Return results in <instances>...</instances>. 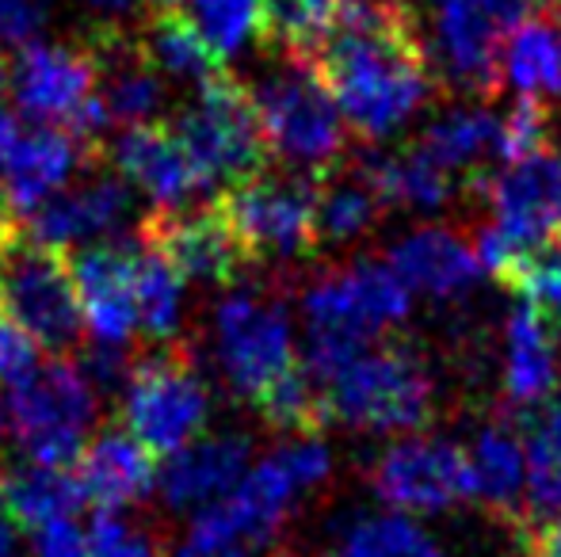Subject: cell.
<instances>
[{"label":"cell","mask_w":561,"mask_h":557,"mask_svg":"<svg viewBox=\"0 0 561 557\" xmlns=\"http://www.w3.org/2000/svg\"><path fill=\"white\" fill-rule=\"evenodd\" d=\"M0 504L8 508L15 523L23 527H50L61 523L84 504V489L73 474L61 466H43V462H23L0 474Z\"/></svg>","instance_id":"cell-28"},{"label":"cell","mask_w":561,"mask_h":557,"mask_svg":"<svg viewBox=\"0 0 561 557\" xmlns=\"http://www.w3.org/2000/svg\"><path fill=\"white\" fill-rule=\"evenodd\" d=\"M363 179L370 192L390 207H416V210H436L455 195V176L439 169L432 156L421 153V146H405L398 153H375L359 161Z\"/></svg>","instance_id":"cell-27"},{"label":"cell","mask_w":561,"mask_h":557,"mask_svg":"<svg viewBox=\"0 0 561 557\" xmlns=\"http://www.w3.org/2000/svg\"><path fill=\"white\" fill-rule=\"evenodd\" d=\"M249 439L222 431V436H203L195 443L169 454V462L157 474L161 497L169 508H210L226 500L249 474Z\"/></svg>","instance_id":"cell-19"},{"label":"cell","mask_w":561,"mask_h":557,"mask_svg":"<svg viewBox=\"0 0 561 557\" xmlns=\"http://www.w3.org/2000/svg\"><path fill=\"white\" fill-rule=\"evenodd\" d=\"M470 469H473V500L489 512L516 520L524 515V489H527V446L516 431L485 428L478 443L470 446Z\"/></svg>","instance_id":"cell-29"},{"label":"cell","mask_w":561,"mask_h":557,"mask_svg":"<svg viewBox=\"0 0 561 557\" xmlns=\"http://www.w3.org/2000/svg\"><path fill=\"white\" fill-rule=\"evenodd\" d=\"M378 207H382V199L370 192V184L359 172L347 179H333L318 192V214H313L318 245H344V241L363 237L375 225Z\"/></svg>","instance_id":"cell-34"},{"label":"cell","mask_w":561,"mask_h":557,"mask_svg":"<svg viewBox=\"0 0 561 557\" xmlns=\"http://www.w3.org/2000/svg\"><path fill=\"white\" fill-rule=\"evenodd\" d=\"M172 557H249V554H244L241 546H207V543H192V538H187Z\"/></svg>","instance_id":"cell-47"},{"label":"cell","mask_w":561,"mask_h":557,"mask_svg":"<svg viewBox=\"0 0 561 557\" xmlns=\"http://www.w3.org/2000/svg\"><path fill=\"white\" fill-rule=\"evenodd\" d=\"M386 264L398 271L409 290H421V294L439 298V302L473 290L481 271H485L473 245H466L447 225H424V230L405 233L390 248Z\"/></svg>","instance_id":"cell-21"},{"label":"cell","mask_w":561,"mask_h":557,"mask_svg":"<svg viewBox=\"0 0 561 557\" xmlns=\"http://www.w3.org/2000/svg\"><path fill=\"white\" fill-rule=\"evenodd\" d=\"M138 46L149 58V66H153L164 81H180V84L203 89V84L222 77V61L215 58V50H210V46L203 43L199 31L176 12L153 8Z\"/></svg>","instance_id":"cell-30"},{"label":"cell","mask_w":561,"mask_h":557,"mask_svg":"<svg viewBox=\"0 0 561 557\" xmlns=\"http://www.w3.org/2000/svg\"><path fill=\"white\" fill-rule=\"evenodd\" d=\"M325 557H344V554H325Z\"/></svg>","instance_id":"cell-51"},{"label":"cell","mask_w":561,"mask_h":557,"mask_svg":"<svg viewBox=\"0 0 561 557\" xmlns=\"http://www.w3.org/2000/svg\"><path fill=\"white\" fill-rule=\"evenodd\" d=\"M50 23V0H0V61L38 43Z\"/></svg>","instance_id":"cell-40"},{"label":"cell","mask_w":561,"mask_h":557,"mask_svg":"<svg viewBox=\"0 0 561 557\" xmlns=\"http://www.w3.org/2000/svg\"><path fill=\"white\" fill-rule=\"evenodd\" d=\"M370 489L393 512H447V508L473 497L470 451L444 436L398 439L370 466Z\"/></svg>","instance_id":"cell-13"},{"label":"cell","mask_w":561,"mask_h":557,"mask_svg":"<svg viewBox=\"0 0 561 557\" xmlns=\"http://www.w3.org/2000/svg\"><path fill=\"white\" fill-rule=\"evenodd\" d=\"M84 164V138L61 127H35L23 130L15 153L4 164L0 195L15 214H35L46 199L66 192L69 179Z\"/></svg>","instance_id":"cell-20"},{"label":"cell","mask_w":561,"mask_h":557,"mask_svg":"<svg viewBox=\"0 0 561 557\" xmlns=\"http://www.w3.org/2000/svg\"><path fill=\"white\" fill-rule=\"evenodd\" d=\"M344 557H444L439 543L405 515H367L344 535Z\"/></svg>","instance_id":"cell-36"},{"label":"cell","mask_w":561,"mask_h":557,"mask_svg":"<svg viewBox=\"0 0 561 557\" xmlns=\"http://www.w3.org/2000/svg\"><path fill=\"white\" fill-rule=\"evenodd\" d=\"M20 138H23L20 112H15V107L8 104L4 96H0V179H4V164H8V156L15 153V146H20Z\"/></svg>","instance_id":"cell-45"},{"label":"cell","mask_w":561,"mask_h":557,"mask_svg":"<svg viewBox=\"0 0 561 557\" xmlns=\"http://www.w3.org/2000/svg\"><path fill=\"white\" fill-rule=\"evenodd\" d=\"M8 248H12V233H8V222L0 218V256H4Z\"/></svg>","instance_id":"cell-49"},{"label":"cell","mask_w":561,"mask_h":557,"mask_svg":"<svg viewBox=\"0 0 561 557\" xmlns=\"http://www.w3.org/2000/svg\"><path fill=\"white\" fill-rule=\"evenodd\" d=\"M31 557H92V543L73 520H61L38 531Z\"/></svg>","instance_id":"cell-43"},{"label":"cell","mask_w":561,"mask_h":557,"mask_svg":"<svg viewBox=\"0 0 561 557\" xmlns=\"http://www.w3.org/2000/svg\"><path fill=\"white\" fill-rule=\"evenodd\" d=\"M501 84L519 100H561V27L550 20H519L501 46Z\"/></svg>","instance_id":"cell-25"},{"label":"cell","mask_w":561,"mask_h":557,"mask_svg":"<svg viewBox=\"0 0 561 557\" xmlns=\"http://www.w3.org/2000/svg\"><path fill=\"white\" fill-rule=\"evenodd\" d=\"M542 141H547V112H542V104L516 100L501 115V161H527V156L542 153Z\"/></svg>","instance_id":"cell-39"},{"label":"cell","mask_w":561,"mask_h":557,"mask_svg":"<svg viewBox=\"0 0 561 557\" xmlns=\"http://www.w3.org/2000/svg\"><path fill=\"white\" fill-rule=\"evenodd\" d=\"M112 161L118 176L149 195L161 210H184L195 195L215 187L184 138L176 135V127H164V123L123 130L112 141Z\"/></svg>","instance_id":"cell-15"},{"label":"cell","mask_w":561,"mask_h":557,"mask_svg":"<svg viewBox=\"0 0 561 557\" xmlns=\"http://www.w3.org/2000/svg\"><path fill=\"white\" fill-rule=\"evenodd\" d=\"M38 374V340L0 310V386L20 390Z\"/></svg>","instance_id":"cell-41"},{"label":"cell","mask_w":561,"mask_h":557,"mask_svg":"<svg viewBox=\"0 0 561 557\" xmlns=\"http://www.w3.org/2000/svg\"><path fill=\"white\" fill-rule=\"evenodd\" d=\"M134 199L130 184L123 176H89L81 184H69L54 199H46L35 214H27L31 225V245L50 248V253H66L73 245H89V241L107 237L112 230L126 222Z\"/></svg>","instance_id":"cell-17"},{"label":"cell","mask_w":561,"mask_h":557,"mask_svg":"<svg viewBox=\"0 0 561 557\" xmlns=\"http://www.w3.org/2000/svg\"><path fill=\"white\" fill-rule=\"evenodd\" d=\"M222 218L241 248L260 260H298L318 248V187L306 176H256L226 192Z\"/></svg>","instance_id":"cell-9"},{"label":"cell","mask_w":561,"mask_h":557,"mask_svg":"<svg viewBox=\"0 0 561 557\" xmlns=\"http://www.w3.org/2000/svg\"><path fill=\"white\" fill-rule=\"evenodd\" d=\"M84 8H89L96 20H104V23H123V20H130L134 12L141 8V0H81Z\"/></svg>","instance_id":"cell-46"},{"label":"cell","mask_w":561,"mask_h":557,"mask_svg":"<svg viewBox=\"0 0 561 557\" xmlns=\"http://www.w3.org/2000/svg\"><path fill=\"white\" fill-rule=\"evenodd\" d=\"M260 413L272 428L283 431H313L329 420V405L325 394H321V382L313 379L310 371H290L260 397Z\"/></svg>","instance_id":"cell-37"},{"label":"cell","mask_w":561,"mask_h":557,"mask_svg":"<svg viewBox=\"0 0 561 557\" xmlns=\"http://www.w3.org/2000/svg\"><path fill=\"white\" fill-rule=\"evenodd\" d=\"M424 156L439 164L450 176L470 172L473 184L485 179L481 164L489 156H501V115H493L489 107L478 104H458L439 112L436 119L424 127V135L416 138Z\"/></svg>","instance_id":"cell-24"},{"label":"cell","mask_w":561,"mask_h":557,"mask_svg":"<svg viewBox=\"0 0 561 557\" xmlns=\"http://www.w3.org/2000/svg\"><path fill=\"white\" fill-rule=\"evenodd\" d=\"M210 417L207 382L180 356H153L126 374L123 420L149 454L195 443Z\"/></svg>","instance_id":"cell-11"},{"label":"cell","mask_w":561,"mask_h":557,"mask_svg":"<svg viewBox=\"0 0 561 557\" xmlns=\"http://www.w3.org/2000/svg\"><path fill=\"white\" fill-rule=\"evenodd\" d=\"M176 135L192 149L199 169L207 172L210 184H241L256 176L264 164V135H260L256 112L244 89L233 81H218L195 89V96L176 115Z\"/></svg>","instance_id":"cell-12"},{"label":"cell","mask_w":561,"mask_h":557,"mask_svg":"<svg viewBox=\"0 0 561 557\" xmlns=\"http://www.w3.org/2000/svg\"><path fill=\"white\" fill-rule=\"evenodd\" d=\"M12 515L8 508L0 504V557H15V527H12Z\"/></svg>","instance_id":"cell-48"},{"label":"cell","mask_w":561,"mask_h":557,"mask_svg":"<svg viewBox=\"0 0 561 557\" xmlns=\"http://www.w3.org/2000/svg\"><path fill=\"white\" fill-rule=\"evenodd\" d=\"M264 4V43L283 58L310 61L344 20L347 0H260Z\"/></svg>","instance_id":"cell-32"},{"label":"cell","mask_w":561,"mask_h":557,"mask_svg":"<svg viewBox=\"0 0 561 557\" xmlns=\"http://www.w3.org/2000/svg\"><path fill=\"white\" fill-rule=\"evenodd\" d=\"M413 290L390 264L359 260L329 271L306 290V371L329 386L370 340L409 317Z\"/></svg>","instance_id":"cell-2"},{"label":"cell","mask_w":561,"mask_h":557,"mask_svg":"<svg viewBox=\"0 0 561 557\" xmlns=\"http://www.w3.org/2000/svg\"><path fill=\"white\" fill-rule=\"evenodd\" d=\"M184 276L157 248H134V305L138 328L153 340H172L184 317Z\"/></svg>","instance_id":"cell-33"},{"label":"cell","mask_w":561,"mask_h":557,"mask_svg":"<svg viewBox=\"0 0 561 557\" xmlns=\"http://www.w3.org/2000/svg\"><path fill=\"white\" fill-rule=\"evenodd\" d=\"M527 492L539 512L535 523L561 515V402L550 405L527 436Z\"/></svg>","instance_id":"cell-35"},{"label":"cell","mask_w":561,"mask_h":557,"mask_svg":"<svg viewBox=\"0 0 561 557\" xmlns=\"http://www.w3.org/2000/svg\"><path fill=\"white\" fill-rule=\"evenodd\" d=\"M100 61L77 43H31L0 61V96L38 127H61L89 138L104 130L96 104Z\"/></svg>","instance_id":"cell-5"},{"label":"cell","mask_w":561,"mask_h":557,"mask_svg":"<svg viewBox=\"0 0 561 557\" xmlns=\"http://www.w3.org/2000/svg\"><path fill=\"white\" fill-rule=\"evenodd\" d=\"M527 554L531 557H561V515L527 527Z\"/></svg>","instance_id":"cell-44"},{"label":"cell","mask_w":561,"mask_h":557,"mask_svg":"<svg viewBox=\"0 0 561 557\" xmlns=\"http://www.w3.org/2000/svg\"><path fill=\"white\" fill-rule=\"evenodd\" d=\"M310 61L347 130L367 141L409 127L436 89L413 20L390 0H347L340 27Z\"/></svg>","instance_id":"cell-1"},{"label":"cell","mask_w":561,"mask_h":557,"mask_svg":"<svg viewBox=\"0 0 561 557\" xmlns=\"http://www.w3.org/2000/svg\"><path fill=\"white\" fill-rule=\"evenodd\" d=\"M153 8L184 15L222 66L244 58L252 46L264 43V4L260 0H153Z\"/></svg>","instance_id":"cell-31"},{"label":"cell","mask_w":561,"mask_h":557,"mask_svg":"<svg viewBox=\"0 0 561 557\" xmlns=\"http://www.w3.org/2000/svg\"><path fill=\"white\" fill-rule=\"evenodd\" d=\"M8 417L31 462L66 469L84 454V436L96 417L92 379H84V371H77L73 363L38 367L35 379L12 390Z\"/></svg>","instance_id":"cell-10"},{"label":"cell","mask_w":561,"mask_h":557,"mask_svg":"<svg viewBox=\"0 0 561 557\" xmlns=\"http://www.w3.org/2000/svg\"><path fill=\"white\" fill-rule=\"evenodd\" d=\"M77 302H81L84 328L96 336L100 348H118L138 328L134 305V248L96 245L81 248L69 260Z\"/></svg>","instance_id":"cell-18"},{"label":"cell","mask_w":561,"mask_h":557,"mask_svg":"<svg viewBox=\"0 0 561 557\" xmlns=\"http://www.w3.org/2000/svg\"><path fill=\"white\" fill-rule=\"evenodd\" d=\"M100 61V89L96 104L107 127H146L157 123V115L169 107V81L149 66L138 43L107 35L104 50L96 54Z\"/></svg>","instance_id":"cell-22"},{"label":"cell","mask_w":561,"mask_h":557,"mask_svg":"<svg viewBox=\"0 0 561 557\" xmlns=\"http://www.w3.org/2000/svg\"><path fill=\"white\" fill-rule=\"evenodd\" d=\"M4 417H8V413H4V405H0V431H4Z\"/></svg>","instance_id":"cell-50"},{"label":"cell","mask_w":561,"mask_h":557,"mask_svg":"<svg viewBox=\"0 0 561 557\" xmlns=\"http://www.w3.org/2000/svg\"><path fill=\"white\" fill-rule=\"evenodd\" d=\"M92 557H157V546L138 527L123 523L118 515H100L89 535Z\"/></svg>","instance_id":"cell-42"},{"label":"cell","mask_w":561,"mask_h":557,"mask_svg":"<svg viewBox=\"0 0 561 557\" xmlns=\"http://www.w3.org/2000/svg\"><path fill=\"white\" fill-rule=\"evenodd\" d=\"M215 359L233 394L252 405L295 371V325L283 302L260 290H233L215 310Z\"/></svg>","instance_id":"cell-8"},{"label":"cell","mask_w":561,"mask_h":557,"mask_svg":"<svg viewBox=\"0 0 561 557\" xmlns=\"http://www.w3.org/2000/svg\"><path fill=\"white\" fill-rule=\"evenodd\" d=\"M77 481L84 489V500L118 512V508L141 500L157 481L153 454L126 431H104L89 451L81 454Z\"/></svg>","instance_id":"cell-23"},{"label":"cell","mask_w":561,"mask_h":557,"mask_svg":"<svg viewBox=\"0 0 561 557\" xmlns=\"http://www.w3.org/2000/svg\"><path fill=\"white\" fill-rule=\"evenodd\" d=\"M329 474H333V451L321 439L313 436L287 439L264 462H256L226 500L195 512L192 543H207V546L272 543L283 523H287L295 500L306 489H318Z\"/></svg>","instance_id":"cell-3"},{"label":"cell","mask_w":561,"mask_h":557,"mask_svg":"<svg viewBox=\"0 0 561 557\" xmlns=\"http://www.w3.org/2000/svg\"><path fill=\"white\" fill-rule=\"evenodd\" d=\"M508 287L524 294V302L539 313L542 325H550L561 336V233L527 253L516 268L504 276Z\"/></svg>","instance_id":"cell-38"},{"label":"cell","mask_w":561,"mask_h":557,"mask_svg":"<svg viewBox=\"0 0 561 557\" xmlns=\"http://www.w3.org/2000/svg\"><path fill=\"white\" fill-rule=\"evenodd\" d=\"M504 340H508V359H504V390H508V402L519 405V409L547 402L561 379L558 348H554V336L547 333L539 313L527 302H519L516 313L508 317V336H504Z\"/></svg>","instance_id":"cell-26"},{"label":"cell","mask_w":561,"mask_h":557,"mask_svg":"<svg viewBox=\"0 0 561 557\" xmlns=\"http://www.w3.org/2000/svg\"><path fill=\"white\" fill-rule=\"evenodd\" d=\"M428 20L416 31L432 73L462 96L501 89L504 35L527 20L531 0H424Z\"/></svg>","instance_id":"cell-6"},{"label":"cell","mask_w":561,"mask_h":557,"mask_svg":"<svg viewBox=\"0 0 561 557\" xmlns=\"http://www.w3.org/2000/svg\"><path fill=\"white\" fill-rule=\"evenodd\" d=\"M249 100L264 146L298 176L325 172L340 161L347 146V123L313 61L283 58L275 69L256 77Z\"/></svg>","instance_id":"cell-4"},{"label":"cell","mask_w":561,"mask_h":557,"mask_svg":"<svg viewBox=\"0 0 561 557\" xmlns=\"http://www.w3.org/2000/svg\"><path fill=\"white\" fill-rule=\"evenodd\" d=\"M0 310L27 328L38 348H69L84 325L61 253L38 245H12L0 256Z\"/></svg>","instance_id":"cell-14"},{"label":"cell","mask_w":561,"mask_h":557,"mask_svg":"<svg viewBox=\"0 0 561 557\" xmlns=\"http://www.w3.org/2000/svg\"><path fill=\"white\" fill-rule=\"evenodd\" d=\"M325 405L347 428L413 431L432 417V374L409 344L367 348L325 386Z\"/></svg>","instance_id":"cell-7"},{"label":"cell","mask_w":561,"mask_h":557,"mask_svg":"<svg viewBox=\"0 0 561 557\" xmlns=\"http://www.w3.org/2000/svg\"><path fill=\"white\" fill-rule=\"evenodd\" d=\"M141 237L180 276L195 282H229L241 276L244 260H249L222 210H157Z\"/></svg>","instance_id":"cell-16"}]
</instances>
